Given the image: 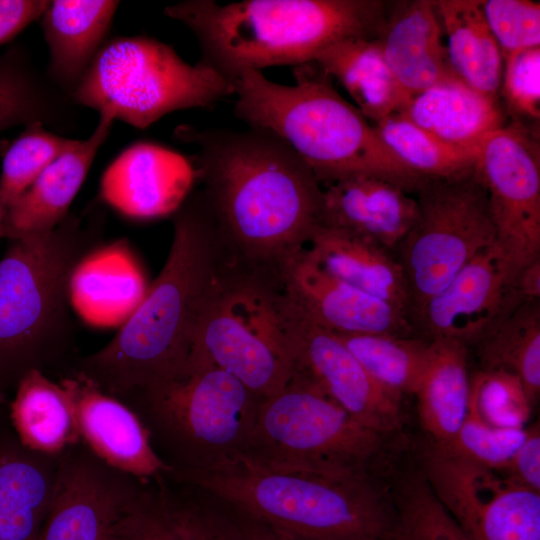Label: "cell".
Returning <instances> with one entry per match:
<instances>
[{
	"label": "cell",
	"instance_id": "obj_34",
	"mask_svg": "<svg viewBox=\"0 0 540 540\" xmlns=\"http://www.w3.org/2000/svg\"><path fill=\"white\" fill-rule=\"evenodd\" d=\"M373 127L390 152L421 179L458 177L476 165L480 145L444 142L398 113L385 116Z\"/></svg>",
	"mask_w": 540,
	"mask_h": 540
},
{
	"label": "cell",
	"instance_id": "obj_7",
	"mask_svg": "<svg viewBox=\"0 0 540 540\" xmlns=\"http://www.w3.org/2000/svg\"><path fill=\"white\" fill-rule=\"evenodd\" d=\"M234 94L233 83L168 44L145 36H118L101 47L71 96L99 116L144 129L166 114L205 108Z\"/></svg>",
	"mask_w": 540,
	"mask_h": 540
},
{
	"label": "cell",
	"instance_id": "obj_20",
	"mask_svg": "<svg viewBox=\"0 0 540 540\" xmlns=\"http://www.w3.org/2000/svg\"><path fill=\"white\" fill-rule=\"evenodd\" d=\"M442 32L434 0L391 2L377 40L408 99L438 82L457 77Z\"/></svg>",
	"mask_w": 540,
	"mask_h": 540
},
{
	"label": "cell",
	"instance_id": "obj_10",
	"mask_svg": "<svg viewBox=\"0 0 540 540\" xmlns=\"http://www.w3.org/2000/svg\"><path fill=\"white\" fill-rule=\"evenodd\" d=\"M418 215L396 251L407 284L410 320L476 255L495 245L487 191L475 172L425 179Z\"/></svg>",
	"mask_w": 540,
	"mask_h": 540
},
{
	"label": "cell",
	"instance_id": "obj_2",
	"mask_svg": "<svg viewBox=\"0 0 540 540\" xmlns=\"http://www.w3.org/2000/svg\"><path fill=\"white\" fill-rule=\"evenodd\" d=\"M173 229L165 264L142 301L103 348L71 370L124 403L184 374L203 311L232 265L202 190L173 214Z\"/></svg>",
	"mask_w": 540,
	"mask_h": 540
},
{
	"label": "cell",
	"instance_id": "obj_5",
	"mask_svg": "<svg viewBox=\"0 0 540 540\" xmlns=\"http://www.w3.org/2000/svg\"><path fill=\"white\" fill-rule=\"evenodd\" d=\"M293 74L292 86L270 81L261 71L239 75L233 82L236 116L286 141L319 183L373 176L416 191L424 179L390 152L357 107L336 91L331 76L315 61L294 66Z\"/></svg>",
	"mask_w": 540,
	"mask_h": 540
},
{
	"label": "cell",
	"instance_id": "obj_41",
	"mask_svg": "<svg viewBox=\"0 0 540 540\" xmlns=\"http://www.w3.org/2000/svg\"><path fill=\"white\" fill-rule=\"evenodd\" d=\"M483 13L505 60L540 47V4L530 0L482 1Z\"/></svg>",
	"mask_w": 540,
	"mask_h": 540
},
{
	"label": "cell",
	"instance_id": "obj_49",
	"mask_svg": "<svg viewBox=\"0 0 540 540\" xmlns=\"http://www.w3.org/2000/svg\"><path fill=\"white\" fill-rule=\"evenodd\" d=\"M2 219H3V211L0 206V238L2 237Z\"/></svg>",
	"mask_w": 540,
	"mask_h": 540
},
{
	"label": "cell",
	"instance_id": "obj_26",
	"mask_svg": "<svg viewBox=\"0 0 540 540\" xmlns=\"http://www.w3.org/2000/svg\"><path fill=\"white\" fill-rule=\"evenodd\" d=\"M402 115L440 140L463 147H477L506 124L499 101L491 99L458 77L438 82L412 96Z\"/></svg>",
	"mask_w": 540,
	"mask_h": 540
},
{
	"label": "cell",
	"instance_id": "obj_9",
	"mask_svg": "<svg viewBox=\"0 0 540 540\" xmlns=\"http://www.w3.org/2000/svg\"><path fill=\"white\" fill-rule=\"evenodd\" d=\"M261 399L211 362L196 360L177 379L151 386L125 403L145 413L178 454L172 469L206 467L249 446Z\"/></svg>",
	"mask_w": 540,
	"mask_h": 540
},
{
	"label": "cell",
	"instance_id": "obj_30",
	"mask_svg": "<svg viewBox=\"0 0 540 540\" xmlns=\"http://www.w3.org/2000/svg\"><path fill=\"white\" fill-rule=\"evenodd\" d=\"M10 417L18 441L33 452L58 457L80 441L69 395L41 370L17 382Z\"/></svg>",
	"mask_w": 540,
	"mask_h": 540
},
{
	"label": "cell",
	"instance_id": "obj_45",
	"mask_svg": "<svg viewBox=\"0 0 540 540\" xmlns=\"http://www.w3.org/2000/svg\"><path fill=\"white\" fill-rule=\"evenodd\" d=\"M47 0H0V45L11 41L43 13Z\"/></svg>",
	"mask_w": 540,
	"mask_h": 540
},
{
	"label": "cell",
	"instance_id": "obj_18",
	"mask_svg": "<svg viewBox=\"0 0 540 540\" xmlns=\"http://www.w3.org/2000/svg\"><path fill=\"white\" fill-rule=\"evenodd\" d=\"M197 179L194 164L184 155L152 142L124 149L100 180V200L133 219L174 214Z\"/></svg>",
	"mask_w": 540,
	"mask_h": 540
},
{
	"label": "cell",
	"instance_id": "obj_33",
	"mask_svg": "<svg viewBox=\"0 0 540 540\" xmlns=\"http://www.w3.org/2000/svg\"><path fill=\"white\" fill-rule=\"evenodd\" d=\"M481 369L516 376L532 406L540 392V304L525 301L477 344Z\"/></svg>",
	"mask_w": 540,
	"mask_h": 540
},
{
	"label": "cell",
	"instance_id": "obj_12",
	"mask_svg": "<svg viewBox=\"0 0 540 540\" xmlns=\"http://www.w3.org/2000/svg\"><path fill=\"white\" fill-rule=\"evenodd\" d=\"M475 172L487 191L494 247L514 283L540 257L539 128L510 122L487 135Z\"/></svg>",
	"mask_w": 540,
	"mask_h": 540
},
{
	"label": "cell",
	"instance_id": "obj_24",
	"mask_svg": "<svg viewBox=\"0 0 540 540\" xmlns=\"http://www.w3.org/2000/svg\"><path fill=\"white\" fill-rule=\"evenodd\" d=\"M304 253L324 271L389 302L410 318L407 284L392 251L351 232L319 225Z\"/></svg>",
	"mask_w": 540,
	"mask_h": 540
},
{
	"label": "cell",
	"instance_id": "obj_15",
	"mask_svg": "<svg viewBox=\"0 0 540 540\" xmlns=\"http://www.w3.org/2000/svg\"><path fill=\"white\" fill-rule=\"evenodd\" d=\"M145 480L113 469L74 446L60 455L52 503L38 540H124L150 496Z\"/></svg>",
	"mask_w": 540,
	"mask_h": 540
},
{
	"label": "cell",
	"instance_id": "obj_47",
	"mask_svg": "<svg viewBox=\"0 0 540 540\" xmlns=\"http://www.w3.org/2000/svg\"><path fill=\"white\" fill-rule=\"evenodd\" d=\"M242 529L245 540H293L273 528L241 513L236 519Z\"/></svg>",
	"mask_w": 540,
	"mask_h": 540
},
{
	"label": "cell",
	"instance_id": "obj_35",
	"mask_svg": "<svg viewBox=\"0 0 540 540\" xmlns=\"http://www.w3.org/2000/svg\"><path fill=\"white\" fill-rule=\"evenodd\" d=\"M336 334L380 386L402 398L415 394L429 341L411 336Z\"/></svg>",
	"mask_w": 540,
	"mask_h": 540
},
{
	"label": "cell",
	"instance_id": "obj_14",
	"mask_svg": "<svg viewBox=\"0 0 540 540\" xmlns=\"http://www.w3.org/2000/svg\"><path fill=\"white\" fill-rule=\"evenodd\" d=\"M422 474L469 540H540V492L427 441Z\"/></svg>",
	"mask_w": 540,
	"mask_h": 540
},
{
	"label": "cell",
	"instance_id": "obj_46",
	"mask_svg": "<svg viewBox=\"0 0 540 540\" xmlns=\"http://www.w3.org/2000/svg\"><path fill=\"white\" fill-rule=\"evenodd\" d=\"M514 287L523 301H539L540 257L529 263L516 276Z\"/></svg>",
	"mask_w": 540,
	"mask_h": 540
},
{
	"label": "cell",
	"instance_id": "obj_42",
	"mask_svg": "<svg viewBox=\"0 0 540 540\" xmlns=\"http://www.w3.org/2000/svg\"><path fill=\"white\" fill-rule=\"evenodd\" d=\"M171 524L180 540H245L236 519L199 504H175L164 494Z\"/></svg>",
	"mask_w": 540,
	"mask_h": 540
},
{
	"label": "cell",
	"instance_id": "obj_17",
	"mask_svg": "<svg viewBox=\"0 0 540 540\" xmlns=\"http://www.w3.org/2000/svg\"><path fill=\"white\" fill-rule=\"evenodd\" d=\"M59 383L72 401L80 439L99 460L141 480L171 472L130 406L76 372L70 371Z\"/></svg>",
	"mask_w": 540,
	"mask_h": 540
},
{
	"label": "cell",
	"instance_id": "obj_23",
	"mask_svg": "<svg viewBox=\"0 0 540 540\" xmlns=\"http://www.w3.org/2000/svg\"><path fill=\"white\" fill-rule=\"evenodd\" d=\"M118 1H48L40 24L49 50L47 75L70 99L107 41Z\"/></svg>",
	"mask_w": 540,
	"mask_h": 540
},
{
	"label": "cell",
	"instance_id": "obj_16",
	"mask_svg": "<svg viewBox=\"0 0 540 540\" xmlns=\"http://www.w3.org/2000/svg\"><path fill=\"white\" fill-rule=\"evenodd\" d=\"M522 302L494 245L472 258L412 319L425 340L477 344Z\"/></svg>",
	"mask_w": 540,
	"mask_h": 540
},
{
	"label": "cell",
	"instance_id": "obj_3",
	"mask_svg": "<svg viewBox=\"0 0 540 540\" xmlns=\"http://www.w3.org/2000/svg\"><path fill=\"white\" fill-rule=\"evenodd\" d=\"M170 473L293 540H368L395 532L391 492L375 476L281 466L245 452Z\"/></svg>",
	"mask_w": 540,
	"mask_h": 540
},
{
	"label": "cell",
	"instance_id": "obj_11",
	"mask_svg": "<svg viewBox=\"0 0 540 540\" xmlns=\"http://www.w3.org/2000/svg\"><path fill=\"white\" fill-rule=\"evenodd\" d=\"M277 290L231 266L203 311L188 364L211 362L260 399L284 388L293 371L275 309Z\"/></svg>",
	"mask_w": 540,
	"mask_h": 540
},
{
	"label": "cell",
	"instance_id": "obj_6",
	"mask_svg": "<svg viewBox=\"0 0 540 540\" xmlns=\"http://www.w3.org/2000/svg\"><path fill=\"white\" fill-rule=\"evenodd\" d=\"M104 212L92 203L53 230L9 240L0 260V385L59 362L75 334V269L102 242Z\"/></svg>",
	"mask_w": 540,
	"mask_h": 540
},
{
	"label": "cell",
	"instance_id": "obj_8",
	"mask_svg": "<svg viewBox=\"0 0 540 540\" xmlns=\"http://www.w3.org/2000/svg\"><path fill=\"white\" fill-rule=\"evenodd\" d=\"M393 435L352 417L302 378L261 399L245 453L287 467L375 476Z\"/></svg>",
	"mask_w": 540,
	"mask_h": 540
},
{
	"label": "cell",
	"instance_id": "obj_39",
	"mask_svg": "<svg viewBox=\"0 0 540 540\" xmlns=\"http://www.w3.org/2000/svg\"><path fill=\"white\" fill-rule=\"evenodd\" d=\"M468 404L486 422L502 427H523L531 407L516 376L485 369H480L469 381Z\"/></svg>",
	"mask_w": 540,
	"mask_h": 540
},
{
	"label": "cell",
	"instance_id": "obj_48",
	"mask_svg": "<svg viewBox=\"0 0 540 540\" xmlns=\"http://www.w3.org/2000/svg\"><path fill=\"white\" fill-rule=\"evenodd\" d=\"M368 540H397L395 538V536H387V537H380V538H373V539H368Z\"/></svg>",
	"mask_w": 540,
	"mask_h": 540
},
{
	"label": "cell",
	"instance_id": "obj_22",
	"mask_svg": "<svg viewBox=\"0 0 540 540\" xmlns=\"http://www.w3.org/2000/svg\"><path fill=\"white\" fill-rule=\"evenodd\" d=\"M113 120L99 116L92 134L54 160L3 212L2 237L9 240L53 230L68 215Z\"/></svg>",
	"mask_w": 540,
	"mask_h": 540
},
{
	"label": "cell",
	"instance_id": "obj_40",
	"mask_svg": "<svg viewBox=\"0 0 540 540\" xmlns=\"http://www.w3.org/2000/svg\"><path fill=\"white\" fill-rule=\"evenodd\" d=\"M500 95L511 122L539 128L540 47L515 52L504 60Z\"/></svg>",
	"mask_w": 540,
	"mask_h": 540
},
{
	"label": "cell",
	"instance_id": "obj_4",
	"mask_svg": "<svg viewBox=\"0 0 540 540\" xmlns=\"http://www.w3.org/2000/svg\"><path fill=\"white\" fill-rule=\"evenodd\" d=\"M391 2L382 0H186L165 14L196 37L200 64L234 82L246 71L313 61L350 38L377 39Z\"/></svg>",
	"mask_w": 540,
	"mask_h": 540
},
{
	"label": "cell",
	"instance_id": "obj_13",
	"mask_svg": "<svg viewBox=\"0 0 540 540\" xmlns=\"http://www.w3.org/2000/svg\"><path fill=\"white\" fill-rule=\"evenodd\" d=\"M275 309L292 375L373 430L393 435L401 429L403 398L380 386L336 333L312 320L281 289Z\"/></svg>",
	"mask_w": 540,
	"mask_h": 540
},
{
	"label": "cell",
	"instance_id": "obj_1",
	"mask_svg": "<svg viewBox=\"0 0 540 540\" xmlns=\"http://www.w3.org/2000/svg\"><path fill=\"white\" fill-rule=\"evenodd\" d=\"M176 139L197 148L195 171L232 265L281 288L289 265L321 224L323 190L277 134L181 125Z\"/></svg>",
	"mask_w": 540,
	"mask_h": 540
},
{
	"label": "cell",
	"instance_id": "obj_27",
	"mask_svg": "<svg viewBox=\"0 0 540 540\" xmlns=\"http://www.w3.org/2000/svg\"><path fill=\"white\" fill-rule=\"evenodd\" d=\"M120 244L98 247L73 273L71 305L91 324H119L118 314L124 322L148 289L136 260Z\"/></svg>",
	"mask_w": 540,
	"mask_h": 540
},
{
	"label": "cell",
	"instance_id": "obj_43",
	"mask_svg": "<svg viewBox=\"0 0 540 540\" xmlns=\"http://www.w3.org/2000/svg\"><path fill=\"white\" fill-rule=\"evenodd\" d=\"M125 540H180L169 519L164 492L154 493L134 513Z\"/></svg>",
	"mask_w": 540,
	"mask_h": 540
},
{
	"label": "cell",
	"instance_id": "obj_37",
	"mask_svg": "<svg viewBox=\"0 0 540 540\" xmlns=\"http://www.w3.org/2000/svg\"><path fill=\"white\" fill-rule=\"evenodd\" d=\"M79 140L47 130L41 123L31 124L7 147L2 157L0 206L4 212L60 155Z\"/></svg>",
	"mask_w": 540,
	"mask_h": 540
},
{
	"label": "cell",
	"instance_id": "obj_29",
	"mask_svg": "<svg viewBox=\"0 0 540 540\" xmlns=\"http://www.w3.org/2000/svg\"><path fill=\"white\" fill-rule=\"evenodd\" d=\"M435 5L455 75L475 91L499 101L504 59L487 24L482 1L438 0Z\"/></svg>",
	"mask_w": 540,
	"mask_h": 540
},
{
	"label": "cell",
	"instance_id": "obj_38",
	"mask_svg": "<svg viewBox=\"0 0 540 540\" xmlns=\"http://www.w3.org/2000/svg\"><path fill=\"white\" fill-rule=\"evenodd\" d=\"M526 434L524 427H502L486 422L468 404L466 417L456 436L442 447L497 471L511 459Z\"/></svg>",
	"mask_w": 540,
	"mask_h": 540
},
{
	"label": "cell",
	"instance_id": "obj_31",
	"mask_svg": "<svg viewBox=\"0 0 540 540\" xmlns=\"http://www.w3.org/2000/svg\"><path fill=\"white\" fill-rule=\"evenodd\" d=\"M313 61L343 85L366 119L377 122L398 113L409 100L390 71L377 39L339 41Z\"/></svg>",
	"mask_w": 540,
	"mask_h": 540
},
{
	"label": "cell",
	"instance_id": "obj_36",
	"mask_svg": "<svg viewBox=\"0 0 540 540\" xmlns=\"http://www.w3.org/2000/svg\"><path fill=\"white\" fill-rule=\"evenodd\" d=\"M397 540H469L445 510L421 471L398 476L391 491Z\"/></svg>",
	"mask_w": 540,
	"mask_h": 540
},
{
	"label": "cell",
	"instance_id": "obj_28",
	"mask_svg": "<svg viewBox=\"0 0 540 540\" xmlns=\"http://www.w3.org/2000/svg\"><path fill=\"white\" fill-rule=\"evenodd\" d=\"M467 346L451 340L429 341L425 369L414 396L420 425L428 441L446 446L468 410Z\"/></svg>",
	"mask_w": 540,
	"mask_h": 540
},
{
	"label": "cell",
	"instance_id": "obj_19",
	"mask_svg": "<svg viewBox=\"0 0 540 540\" xmlns=\"http://www.w3.org/2000/svg\"><path fill=\"white\" fill-rule=\"evenodd\" d=\"M281 290L334 333L410 336L413 331L407 313L324 271L304 251L287 268Z\"/></svg>",
	"mask_w": 540,
	"mask_h": 540
},
{
	"label": "cell",
	"instance_id": "obj_32",
	"mask_svg": "<svg viewBox=\"0 0 540 540\" xmlns=\"http://www.w3.org/2000/svg\"><path fill=\"white\" fill-rule=\"evenodd\" d=\"M75 104L19 45L0 55V132L35 123L55 129L75 124Z\"/></svg>",
	"mask_w": 540,
	"mask_h": 540
},
{
	"label": "cell",
	"instance_id": "obj_25",
	"mask_svg": "<svg viewBox=\"0 0 540 540\" xmlns=\"http://www.w3.org/2000/svg\"><path fill=\"white\" fill-rule=\"evenodd\" d=\"M59 457L0 442V540H38L48 515Z\"/></svg>",
	"mask_w": 540,
	"mask_h": 540
},
{
	"label": "cell",
	"instance_id": "obj_44",
	"mask_svg": "<svg viewBox=\"0 0 540 540\" xmlns=\"http://www.w3.org/2000/svg\"><path fill=\"white\" fill-rule=\"evenodd\" d=\"M498 473L507 479L540 492V431L539 425L527 428V434L511 457Z\"/></svg>",
	"mask_w": 540,
	"mask_h": 540
},
{
	"label": "cell",
	"instance_id": "obj_21",
	"mask_svg": "<svg viewBox=\"0 0 540 540\" xmlns=\"http://www.w3.org/2000/svg\"><path fill=\"white\" fill-rule=\"evenodd\" d=\"M373 176L339 180L323 190L321 224L342 229L394 251L418 215L416 198Z\"/></svg>",
	"mask_w": 540,
	"mask_h": 540
}]
</instances>
